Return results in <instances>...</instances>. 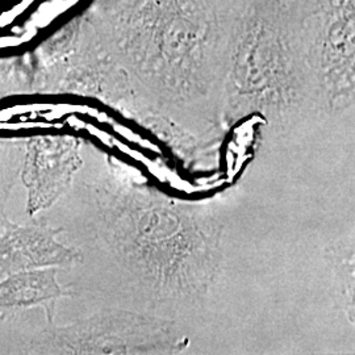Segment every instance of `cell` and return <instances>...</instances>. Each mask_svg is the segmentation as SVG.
Wrapping results in <instances>:
<instances>
[{
  "instance_id": "6da1fadb",
  "label": "cell",
  "mask_w": 355,
  "mask_h": 355,
  "mask_svg": "<svg viewBox=\"0 0 355 355\" xmlns=\"http://www.w3.org/2000/svg\"><path fill=\"white\" fill-rule=\"evenodd\" d=\"M102 209L114 252L158 297L192 302L212 287L223 259L215 217L136 184L105 193Z\"/></svg>"
},
{
  "instance_id": "7a4b0ae2",
  "label": "cell",
  "mask_w": 355,
  "mask_h": 355,
  "mask_svg": "<svg viewBox=\"0 0 355 355\" xmlns=\"http://www.w3.org/2000/svg\"><path fill=\"white\" fill-rule=\"evenodd\" d=\"M61 354H175L187 346L174 322L127 311H104L46 330Z\"/></svg>"
},
{
  "instance_id": "3957f363",
  "label": "cell",
  "mask_w": 355,
  "mask_h": 355,
  "mask_svg": "<svg viewBox=\"0 0 355 355\" xmlns=\"http://www.w3.org/2000/svg\"><path fill=\"white\" fill-rule=\"evenodd\" d=\"M80 166L76 137L44 136L29 141L21 174L28 190V215L35 216L55 203L70 189Z\"/></svg>"
},
{
  "instance_id": "277c9868",
  "label": "cell",
  "mask_w": 355,
  "mask_h": 355,
  "mask_svg": "<svg viewBox=\"0 0 355 355\" xmlns=\"http://www.w3.org/2000/svg\"><path fill=\"white\" fill-rule=\"evenodd\" d=\"M62 228H51L45 221L19 225L4 218L0 236V274L44 268L71 267L82 258L76 248L57 240Z\"/></svg>"
},
{
  "instance_id": "5b68a950",
  "label": "cell",
  "mask_w": 355,
  "mask_h": 355,
  "mask_svg": "<svg viewBox=\"0 0 355 355\" xmlns=\"http://www.w3.org/2000/svg\"><path fill=\"white\" fill-rule=\"evenodd\" d=\"M58 267H44L19 271L0 282V318L35 306L44 308L49 324H53L57 303L73 292L64 288L58 280Z\"/></svg>"
}]
</instances>
